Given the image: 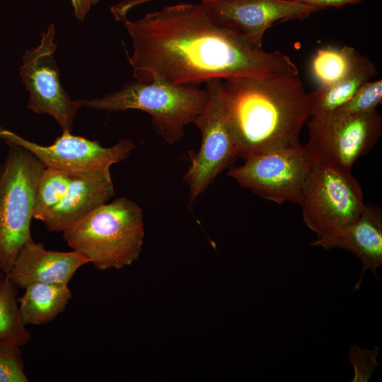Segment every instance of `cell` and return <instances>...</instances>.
I'll use <instances>...</instances> for the list:
<instances>
[{
    "instance_id": "cell-18",
    "label": "cell",
    "mask_w": 382,
    "mask_h": 382,
    "mask_svg": "<svg viewBox=\"0 0 382 382\" xmlns=\"http://www.w3.org/2000/svg\"><path fill=\"white\" fill-rule=\"evenodd\" d=\"M362 55L350 46H328L317 50L311 62V72L319 86L332 85L349 75Z\"/></svg>"
},
{
    "instance_id": "cell-10",
    "label": "cell",
    "mask_w": 382,
    "mask_h": 382,
    "mask_svg": "<svg viewBox=\"0 0 382 382\" xmlns=\"http://www.w3.org/2000/svg\"><path fill=\"white\" fill-rule=\"evenodd\" d=\"M54 25L42 34L40 45L23 56L19 74L30 93L28 108L35 113L52 117L62 131L71 132L75 116L80 108L62 86L59 70L53 56L57 50Z\"/></svg>"
},
{
    "instance_id": "cell-17",
    "label": "cell",
    "mask_w": 382,
    "mask_h": 382,
    "mask_svg": "<svg viewBox=\"0 0 382 382\" xmlns=\"http://www.w3.org/2000/svg\"><path fill=\"white\" fill-rule=\"evenodd\" d=\"M68 284L37 283L28 286L18 298L21 318L25 325L52 322L66 309L71 299Z\"/></svg>"
},
{
    "instance_id": "cell-14",
    "label": "cell",
    "mask_w": 382,
    "mask_h": 382,
    "mask_svg": "<svg viewBox=\"0 0 382 382\" xmlns=\"http://www.w3.org/2000/svg\"><path fill=\"white\" fill-rule=\"evenodd\" d=\"M87 263V258L77 251L48 250L32 239L21 248L6 275L22 289L37 283L68 284L78 269Z\"/></svg>"
},
{
    "instance_id": "cell-15",
    "label": "cell",
    "mask_w": 382,
    "mask_h": 382,
    "mask_svg": "<svg viewBox=\"0 0 382 382\" xmlns=\"http://www.w3.org/2000/svg\"><path fill=\"white\" fill-rule=\"evenodd\" d=\"M325 250L340 248L356 255L361 262V272L354 290L359 289L366 270L376 277L382 266V211L376 205L366 204L359 217L339 232L310 243Z\"/></svg>"
},
{
    "instance_id": "cell-8",
    "label": "cell",
    "mask_w": 382,
    "mask_h": 382,
    "mask_svg": "<svg viewBox=\"0 0 382 382\" xmlns=\"http://www.w3.org/2000/svg\"><path fill=\"white\" fill-rule=\"evenodd\" d=\"M304 148L313 163L352 172L354 163L374 147L382 134L376 110L344 117L311 118Z\"/></svg>"
},
{
    "instance_id": "cell-1",
    "label": "cell",
    "mask_w": 382,
    "mask_h": 382,
    "mask_svg": "<svg viewBox=\"0 0 382 382\" xmlns=\"http://www.w3.org/2000/svg\"><path fill=\"white\" fill-rule=\"evenodd\" d=\"M123 22L132 42L129 63L140 82L199 86L211 79L299 74L285 54L266 52L215 24L202 2L164 6Z\"/></svg>"
},
{
    "instance_id": "cell-12",
    "label": "cell",
    "mask_w": 382,
    "mask_h": 382,
    "mask_svg": "<svg viewBox=\"0 0 382 382\" xmlns=\"http://www.w3.org/2000/svg\"><path fill=\"white\" fill-rule=\"evenodd\" d=\"M202 3L215 24L257 47H262L265 33L274 24L304 20L318 11L297 0H219Z\"/></svg>"
},
{
    "instance_id": "cell-7",
    "label": "cell",
    "mask_w": 382,
    "mask_h": 382,
    "mask_svg": "<svg viewBox=\"0 0 382 382\" xmlns=\"http://www.w3.org/2000/svg\"><path fill=\"white\" fill-rule=\"evenodd\" d=\"M207 101L193 124L200 131L198 152L189 151L190 166L184 175L189 187V206L216 176L239 158L238 146L225 109L221 79L205 82Z\"/></svg>"
},
{
    "instance_id": "cell-2",
    "label": "cell",
    "mask_w": 382,
    "mask_h": 382,
    "mask_svg": "<svg viewBox=\"0 0 382 382\" xmlns=\"http://www.w3.org/2000/svg\"><path fill=\"white\" fill-rule=\"evenodd\" d=\"M222 89L239 158L301 144L299 135L310 109L299 74L222 80Z\"/></svg>"
},
{
    "instance_id": "cell-26",
    "label": "cell",
    "mask_w": 382,
    "mask_h": 382,
    "mask_svg": "<svg viewBox=\"0 0 382 382\" xmlns=\"http://www.w3.org/2000/svg\"><path fill=\"white\" fill-rule=\"evenodd\" d=\"M99 1L100 0H71L76 18L79 21H83L91 6Z\"/></svg>"
},
{
    "instance_id": "cell-13",
    "label": "cell",
    "mask_w": 382,
    "mask_h": 382,
    "mask_svg": "<svg viewBox=\"0 0 382 382\" xmlns=\"http://www.w3.org/2000/svg\"><path fill=\"white\" fill-rule=\"evenodd\" d=\"M114 195L110 169L70 173L65 195L39 221L50 232H63Z\"/></svg>"
},
{
    "instance_id": "cell-19",
    "label": "cell",
    "mask_w": 382,
    "mask_h": 382,
    "mask_svg": "<svg viewBox=\"0 0 382 382\" xmlns=\"http://www.w3.org/2000/svg\"><path fill=\"white\" fill-rule=\"evenodd\" d=\"M18 288L5 274L0 286V340H9L23 347L30 340L18 308Z\"/></svg>"
},
{
    "instance_id": "cell-24",
    "label": "cell",
    "mask_w": 382,
    "mask_h": 382,
    "mask_svg": "<svg viewBox=\"0 0 382 382\" xmlns=\"http://www.w3.org/2000/svg\"><path fill=\"white\" fill-rule=\"evenodd\" d=\"M156 0H125L111 7L110 11L117 21L127 19L129 11L137 6ZM158 1V0H157ZM219 0H200V2H213Z\"/></svg>"
},
{
    "instance_id": "cell-11",
    "label": "cell",
    "mask_w": 382,
    "mask_h": 382,
    "mask_svg": "<svg viewBox=\"0 0 382 382\" xmlns=\"http://www.w3.org/2000/svg\"><path fill=\"white\" fill-rule=\"evenodd\" d=\"M0 138L8 144L26 149L45 167L69 173L110 169L112 164L125 160L134 148L129 139H122L110 147H104L98 141L73 135L69 131H63L49 146L40 145L5 129L0 130Z\"/></svg>"
},
{
    "instance_id": "cell-5",
    "label": "cell",
    "mask_w": 382,
    "mask_h": 382,
    "mask_svg": "<svg viewBox=\"0 0 382 382\" xmlns=\"http://www.w3.org/2000/svg\"><path fill=\"white\" fill-rule=\"evenodd\" d=\"M0 167V269L6 274L21 248L32 240L35 192L45 166L28 150L8 144Z\"/></svg>"
},
{
    "instance_id": "cell-22",
    "label": "cell",
    "mask_w": 382,
    "mask_h": 382,
    "mask_svg": "<svg viewBox=\"0 0 382 382\" xmlns=\"http://www.w3.org/2000/svg\"><path fill=\"white\" fill-rule=\"evenodd\" d=\"M16 342L0 340V382H28Z\"/></svg>"
},
{
    "instance_id": "cell-16",
    "label": "cell",
    "mask_w": 382,
    "mask_h": 382,
    "mask_svg": "<svg viewBox=\"0 0 382 382\" xmlns=\"http://www.w3.org/2000/svg\"><path fill=\"white\" fill-rule=\"evenodd\" d=\"M376 74L374 63L361 56L354 70L336 83L319 86L308 93L310 118H323L330 115L349 101L361 86Z\"/></svg>"
},
{
    "instance_id": "cell-20",
    "label": "cell",
    "mask_w": 382,
    "mask_h": 382,
    "mask_svg": "<svg viewBox=\"0 0 382 382\" xmlns=\"http://www.w3.org/2000/svg\"><path fill=\"white\" fill-rule=\"evenodd\" d=\"M69 183L70 173L45 167L37 185L33 219L39 220L55 207L65 195Z\"/></svg>"
},
{
    "instance_id": "cell-4",
    "label": "cell",
    "mask_w": 382,
    "mask_h": 382,
    "mask_svg": "<svg viewBox=\"0 0 382 382\" xmlns=\"http://www.w3.org/2000/svg\"><path fill=\"white\" fill-rule=\"evenodd\" d=\"M209 93L197 85H175L162 80L133 81L114 93L90 100H75L79 108L107 112L134 109L149 114L156 132L174 144L204 107Z\"/></svg>"
},
{
    "instance_id": "cell-25",
    "label": "cell",
    "mask_w": 382,
    "mask_h": 382,
    "mask_svg": "<svg viewBox=\"0 0 382 382\" xmlns=\"http://www.w3.org/2000/svg\"><path fill=\"white\" fill-rule=\"evenodd\" d=\"M298 1L312 6L318 11L329 8H341L346 5H356L359 4L362 0H297Z\"/></svg>"
},
{
    "instance_id": "cell-9",
    "label": "cell",
    "mask_w": 382,
    "mask_h": 382,
    "mask_svg": "<svg viewBox=\"0 0 382 382\" xmlns=\"http://www.w3.org/2000/svg\"><path fill=\"white\" fill-rule=\"evenodd\" d=\"M313 161L300 144L255 154L227 174L241 187L260 197L281 204H299Z\"/></svg>"
},
{
    "instance_id": "cell-23",
    "label": "cell",
    "mask_w": 382,
    "mask_h": 382,
    "mask_svg": "<svg viewBox=\"0 0 382 382\" xmlns=\"http://www.w3.org/2000/svg\"><path fill=\"white\" fill-rule=\"evenodd\" d=\"M378 347L375 346L371 350L359 348L357 345L350 347L349 358L354 370L352 381H368L374 372L378 364L376 356Z\"/></svg>"
},
{
    "instance_id": "cell-6",
    "label": "cell",
    "mask_w": 382,
    "mask_h": 382,
    "mask_svg": "<svg viewBox=\"0 0 382 382\" xmlns=\"http://www.w3.org/2000/svg\"><path fill=\"white\" fill-rule=\"evenodd\" d=\"M299 205L304 224L321 238L354 222L366 204L361 187L352 172L313 163Z\"/></svg>"
},
{
    "instance_id": "cell-3",
    "label": "cell",
    "mask_w": 382,
    "mask_h": 382,
    "mask_svg": "<svg viewBox=\"0 0 382 382\" xmlns=\"http://www.w3.org/2000/svg\"><path fill=\"white\" fill-rule=\"evenodd\" d=\"M66 244L99 270H120L137 260L144 228L141 208L120 197L93 209L63 232Z\"/></svg>"
},
{
    "instance_id": "cell-21",
    "label": "cell",
    "mask_w": 382,
    "mask_h": 382,
    "mask_svg": "<svg viewBox=\"0 0 382 382\" xmlns=\"http://www.w3.org/2000/svg\"><path fill=\"white\" fill-rule=\"evenodd\" d=\"M381 103L382 80H369L361 86L349 101L329 116L344 117L370 112L376 110Z\"/></svg>"
},
{
    "instance_id": "cell-27",
    "label": "cell",
    "mask_w": 382,
    "mask_h": 382,
    "mask_svg": "<svg viewBox=\"0 0 382 382\" xmlns=\"http://www.w3.org/2000/svg\"><path fill=\"white\" fill-rule=\"evenodd\" d=\"M4 277H5V274L3 273V272L1 271V270L0 269V286L4 279Z\"/></svg>"
}]
</instances>
